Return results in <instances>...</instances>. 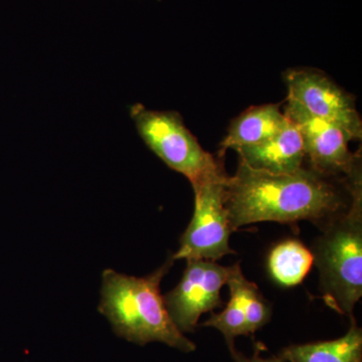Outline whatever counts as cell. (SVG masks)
Wrapping results in <instances>:
<instances>
[{
	"label": "cell",
	"mask_w": 362,
	"mask_h": 362,
	"mask_svg": "<svg viewBox=\"0 0 362 362\" xmlns=\"http://www.w3.org/2000/svg\"><path fill=\"white\" fill-rule=\"evenodd\" d=\"M349 204L330 177L310 168L290 175H271L240 163L226 185V207L233 232L262 221H309L321 230Z\"/></svg>",
	"instance_id": "cell-1"
},
{
	"label": "cell",
	"mask_w": 362,
	"mask_h": 362,
	"mask_svg": "<svg viewBox=\"0 0 362 362\" xmlns=\"http://www.w3.org/2000/svg\"><path fill=\"white\" fill-rule=\"evenodd\" d=\"M173 255L156 271L134 277L106 269L102 274L101 301L98 310L106 317L119 337L144 346L160 342L189 354L197 345L181 332L160 292L162 279L173 268Z\"/></svg>",
	"instance_id": "cell-2"
},
{
	"label": "cell",
	"mask_w": 362,
	"mask_h": 362,
	"mask_svg": "<svg viewBox=\"0 0 362 362\" xmlns=\"http://www.w3.org/2000/svg\"><path fill=\"white\" fill-rule=\"evenodd\" d=\"M350 202L346 211L321 228L312 255L320 290L331 309L354 320L362 296V182L361 164L344 178Z\"/></svg>",
	"instance_id": "cell-3"
},
{
	"label": "cell",
	"mask_w": 362,
	"mask_h": 362,
	"mask_svg": "<svg viewBox=\"0 0 362 362\" xmlns=\"http://www.w3.org/2000/svg\"><path fill=\"white\" fill-rule=\"evenodd\" d=\"M130 114L147 146L169 168L185 175L192 187L228 176L221 161L202 148L175 112L149 110L136 104Z\"/></svg>",
	"instance_id": "cell-4"
},
{
	"label": "cell",
	"mask_w": 362,
	"mask_h": 362,
	"mask_svg": "<svg viewBox=\"0 0 362 362\" xmlns=\"http://www.w3.org/2000/svg\"><path fill=\"white\" fill-rule=\"evenodd\" d=\"M230 176L204 181L192 187L194 211L180 238L175 259H207L216 262L235 254L230 246L233 230L226 207V185Z\"/></svg>",
	"instance_id": "cell-5"
},
{
	"label": "cell",
	"mask_w": 362,
	"mask_h": 362,
	"mask_svg": "<svg viewBox=\"0 0 362 362\" xmlns=\"http://www.w3.org/2000/svg\"><path fill=\"white\" fill-rule=\"evenodd\" d=\"M232 266L207 259H187L182 278L164 297L166 308L182 333L194 332L202 314L223 307L221 292Z\"/></svg>",
	"instance_id": "cell-6"
},
{
	"label": "cell",
	"mask_w": 362,
	"mask_h": 362,
	"mask_svg": "<svg viewBox=\"0 0 362 362\" xmlns=\"http://www.w3.org/2000/svg\"><path fill=\"white\" fill-rule=\"evenodd\" d=\"M288 100L309 115L341 127L351 140L361 139L362 124L354 98L321 71H288L285 75Z\"/></svg>",
	"instance_id": "cell-7"
},
{
	"label": "cell",
	"mask_w": 362,
	"mask_h": 362,
	"mask_svg": "<svg viewBox=\"0 0 362 362\" xmlns=\"http://www.w3.org/2000/svg\"><path fill=\"white\" fill-rule=\"evenodd\" d=\"M284 113L301 133L305 156L313 170L328 177L345 178L361 163L358 154H352L349 148L351 138L339 126L309 115L290 101Z\"/></svg>",
	"instance_id": "cell-8"
},
{
	"label": "cell",
	"mask_w": 362,
	"mask_h": 362,
	"mask_svg": "<svg viewBox=\"0 0 362 362\" xmlns=\"http://www.w3.org/2000/svg\"><path fill=\"white\" fill-rule=\"evenodd\" d=\"M226 284L230 288V301L221 313H211L202 325L220 331L233 351L235 338L254 334L269 323L272 307L258 286L245 277L239 263L232 266Z\"/></svg>",
	"instance_id": "cell-9"
},
{
	"label": "cell",
	"mask_w": 362,
	"mask_h": 362,
	"mask_svg": "<svg viewBox=\"0 0 362 362\" xmlns=\"http://www.w3.org/2000/svg\"><path fill=\"white\" fill-rule=\"evenodd\" d=\"M287 117V116H286ZM240 163L252 170L271 175H290L304 168L303 138L296 126L287 120L277 134L270 139L237 150Z\"/></svg>",
	"instance_id": "cell-10"
},
{
	"label": "cell",
	"mask_w": 362,
	"mask_h": 362,
	"mask_svg": "<svg viewBox=\"0 0 362 362\" xmlns=\"http://www.w3.org/2000/svg\"><path fill=\"white\" fill-rule=\"evenodd\" d=\"M286 120L287 117L279 105L252 107L230 124L228 135L221 143L223 153L226 149L237 151L270 139L281 130Z\"/></svg>",
	"instance_id": "cell-11"
},
{
	"label": "cell",
	"mask_w": 362,
	"mask_h": 362,
	"mask_svg": "<svg viewBox=\"0 0 362 362\" xmlns=\"http://www.w3.org/2000/svg\"><path fill=\"white\" fill-rule=\"evenodd\" d=\"M284 362H361L362 331L356 319L346 334L337 339L294 344L280 356Z\"/></svg>",
	"instance_id": "cell-12"
},
{
	"label": "cell",
	"mask_w": 362,
	"mask_h": 362,
	"mask_svg": "<svg viewBox=\"0 0 362 362\" xmlns=\"http://www.w3.org/2000/svg\"><path fill=\"white\" fill-rule=\"evenodd\" d=\"M314 264L311 250L298 240H286L271 250L268 269L271 277L284 287L301 284Z\"/></svg>",
	"instance_id": "cell-13"
},
{
	"label": "cell",
	"mask_w": 362,
	"mask_h": 362,
	"mask_svg": "<svg viewBox=\"0 0 362 362\" xmlns=\"http://www.w3.org/2000/svg\"><path fill=\"white\" fill-rule=\"evenodd\" d=\"M230 354H232L233 358L235 359V362H284L280 356L266 358V357L259 356V352H256L251 357H249L244 356V354L238 351L237 349H235L230 351Z\"/></svg>",
	"instance_id": "cell-14"
}]
</instances>
